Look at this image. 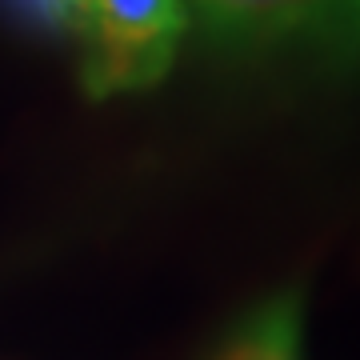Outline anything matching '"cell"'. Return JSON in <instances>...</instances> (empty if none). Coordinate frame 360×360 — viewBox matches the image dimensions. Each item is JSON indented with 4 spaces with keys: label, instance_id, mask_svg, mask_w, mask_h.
<instances>
[{
    "label": "cell",
    "instance_id": "1",
    "mask_svg": "<svg viewBox=\"0 0 360 360\" xmlns=\"http://www.w3.org/2000/svg\"><path fill=\"white\" fill-rule=\"evenodd\" d=\"M80 84L92 101L144 92L168 77L188 32L184 0H68Z\"/></svg>",
    "mask_w": 360,
    "mask_h": 360
},
{
    "label": "cell",
    "instance_id": "2",
    "mask_svg": "<svg viewBox=\"0 0 360 360\" xmlns=\"http://www.w3.org/2000/svg\"><path fill=\"white\" fill-rule=\"evenodd\" d=\"M188 25L224 49L309 44L348 56L356 44L360 0H184Z\"/></svg>",
    "mask_w": 360,
    "mask_h": 360
},
{
    "label": "cell",
    "instance_id": "3",
    "mask_svg": "<svg viewBox=\"0 0 360 360\" xmlns=\"http://www.w3.org/2000/svg\"><path fill=\"white\" fill-rule=\"evenodd\" d=\"M212 360H304V292L284 288L248 309Z\"/></svg>",
    "mask_w": 360,
    "mask_h": 360
},
{
    "label": "cell",
    "instance_id": "4",
    "mask_svg": "<svg viewBox=\"0 0 360 360\" xmlns=\"http://www.w3.org/2000/svg\"><path fill=\"white\" fill-rule=\"evenodd\" d=\"M28 25L52 28V32H68V0H8Z\"/></svg>",
    "mask_w": 360,
    "mask_h": 360
}]
</instances>
